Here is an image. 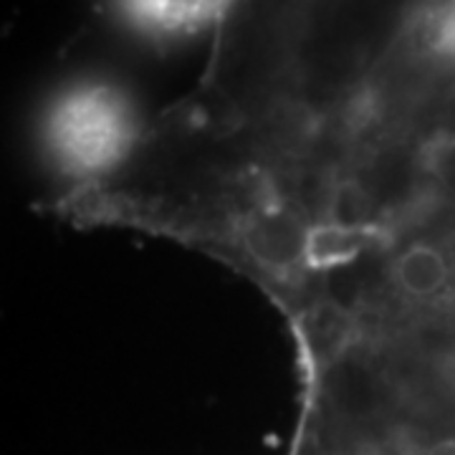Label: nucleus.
<instances>
[{
    "mask_svg": "<svg viewBox=\"0 0 455 455\" xmlns=\"http://www.w3.org/2000/svg\"><path fill=\"white\" fill-rule=\"evenodd\" d=\"M420 455H455V438H440L430 443Z\"/></svg>",
    "mask_w": 455,
    "mask_h": 455,
    "instance_id": "39448f33",
    "label": "nucleus"
},
{
    "mask_svg": "<svg viewBox=\"0 0 455 455\" xmlns=\"http://www.w3.org/2000/svg\"><path fill=\"white\" fill-rule=\"evenodd\" d=\"M233 0H124L130 16L147 31L188 36L226 16Z\"/></svg>",
    "mask_w": 455,
    "mask_h": 455,
    "instance_id": "f03ea898",
    "label": "nucleus"
},
{
    "mask_svg": "<svg viewBox=\"0 0 455 455\" xmlns=\"http://www.w3.org/2000/svg\"><path fill=\"white\" fill-rule=\"evenodd\" d=\"M435 44L440 51L455 56V0H451L438 16V26H435Z\"/></svg>",
    "mask_w": 455,
    "mask_h": 455,
    "instance_id": "20e7f679",
    "label": "nucleus"
},
{
    "mask_svg": "<svg viewBox=\"0 0 455 455\" xmlns=\"http://www.w3.org/2000/svg\"><path fill=\"white\" fill-rule=\"evenodd\" d=\"M46 140L74 178H101L127 160L137 140L130 99L109 84H82L51 107Z\"/></svg>",
    "mask_w": 455,
    "mask_h": 455,
    "instance_id": "f257e3e1",
    "label": "nucleus"
},
{
    "mask_svg": "<svg viewBox=\"0 0 455 455\" xmlns=\"http://www.w3.org/2000/svg\"><path fill=\"white\" fill-rule=\"evenodd\" d=\"M448 274L451 268L443 251L430 243H412L400 253L397 266H395V278L400 289L418 299L438 293L445 286Z\"/></svg>",
    "mask_w": 455,
    "mask_h": 455,
    "instance_id": "7ed1b4c3",
    "label": "nucleus"
}]
</instances>
